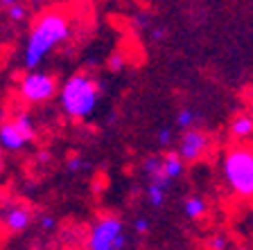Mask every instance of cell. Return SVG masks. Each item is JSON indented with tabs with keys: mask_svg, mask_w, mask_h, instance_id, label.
I'll return each instance as SVG.
<instances>
[{
	"mask_svg": "<svg viewBox=\"0 0 253 250\" xmlns=\"http://www.w3.org/2000/svg\"><path fill=\"white\" fill-rule=\"evenodd\" d=\"M253 133V120H251V115L242 113V115H237V117H233L231 122V136L235 138V140H249Z\"/></svg>",
	"mask_w": 253,
	"mask_h": 250,
	"instance_id": "9",
	"label": "cell"
},
{
	"mask_svg": "<svg viewBox=\"0 0 253 250\" xmlns=\"http://www.w3.org/2000/svg\"><path fill=\"white\" fill-rule=\"evenodd\" d=\"M133 230H136L138 235H145V232L149 230V219H142V216L140 219H136L133 221Z\"/></svg>",
	"mask_w": 253,
	"mask_h": 250,
	"instance_id": "19",
	"label": "cell"
},
{
	"mask_svg": "<svg viewBox=\"0 0 253 250\" xmlns=\"http://www.w3.org/2000/svg\"><path fill=\"white\" fill-rule=\"evenodd\" d=\"M18 93L25 102L39 104V102H47L57 95V79L47 72H27L18 83Z\"/></svg>",
	"mask_w": 253,
	"mask_h": 250,
	"instance_id": "6",
	"label": "cell"
},
{
	"mask_svg": "<svg viewBox=\"0 0 253 250\" xmlns=\"http://www.w3.org/2000/svg\"><path fill=\"white\" fill-rule=\"evenodd\" d=\"M158 144H163V146H168L169 144V142H172V129H161V131H158Z\"/></svg>",
	"mask_w": 253,
	"mask_h": 250,
	"instance_id": "17",
	"label": "cell"
},
{
	"mask_svg": "<svg viewBox=\"0 0 253 250\" xmlns=\"http://www.w3.org/2000/svg\"><path fill=\"white\" fill-rule=\"evenodd\" d=\"M109 66H111V70H122V66H125V61H122V57H120V54H116V57H111Z\"/></svg>",
	"mask_w": 253,
	"mask_h": 250,
	"instance_id": "20",
	"label": "cell"
},
{
	"mask_svg": "<svg viewBox=\"0 0 253 250\" xmlns=\"http://www.w3.org/2000/svg\"><path fill=\"white\" fill-rule=\"evenodd\" d=\"M39 160L47 162V160H50V151H41V153H39Z\"/></svg>",
	"mask_w": 253,
	"mask_h": 250,
	"instance_id": "23",
	"label": "cell"
},
{
	"mask_svg": "<svg viewBox=\"0 0 253 250\" xmlns=\"http://www.w3.org/2000/svg\"><path fill=\"white\" fill-rule=\"evenodd\" d=\"M192 124H195V113H192L190 108L179 110V115H176V126H179V129H183V131H188Z\"/></svg>",
	"mask_w": 253,
	"mask_h": 250,
	"instance_id": "14",
	"label": "cell"
},
{
	"mask_svg": "<svg viewBox=\"0 0 253 250\" xmlns=\"http://www.w3.org/2000/svg\"><path fill=\"white\" fill-rule=\"evenodd\" d=\"M70 36V23L61 11H45L37 18L34 27H32L30 36H27V45L23 52V66L30 72L41 66V61L52 52L59 43H63Z\"/></svg>",
	"mask_w": 253,
	"mask_h": 250,
	"instance_id": "1",
	"label": "cell"
},
{
	"mask_svg": "<svg viewBox=\"0 0 253 250\" xmlns=\"http://www.w3.org/2000/svg\"><path fill=\"white\" fill-rule=\"evenodd\" d=\"M34 138H37V131H34L32 117L27 113H18L14 120L0 126V149L5 146L7 151H21Z\"/></svg>",
	"mask_w": 253,
	"mask_h": 250,
	"instance_id": "5",
	"label": "cell"
},
{
	"mask_svg": "<svg viewBox=\"0 0 253 250\" xmlns=\"http://www.w3.org/2000/svg\"><path fill=\"white\" fill-rule=\"evenodd\" d=\"M142 172L149 176V180H154V178H161L165 176L163 169H161V156H149L147 160L142 162Z\"/></svg>",
	"mask_w": 253,
	"mask_h": 250,
	"instance_id": "12",
	"label": "cell"
},
{
	"mask_svg": "<svg viewBox=\"0 0 253 250\" xmlns=\"http://www.w3.org/2000/svg\"><path fill=\"white\" fill-rule=\"evenodd\" d=\"M32 221V212L27 205H14V208L7 210L5 214V225L11 230V232H21V230H25L27 225H30Z\"/></svg>",
	"mask_w": 253,
	"mask_h": 250,
	"instance_id": "8",
	"label": "cell"
},
{
	"mask_svg": "<svg viewBox=\"0 0 253 250\" xmlns=\"http://www.w3.org/2000/svg\"><path fill=\"white\" fill-rule=\"evenodd\" d=\"M183 210H185V216H188V219H201L206 214V201L199 196H190L183 203Z\"/></svg>",
	"mask_w": 253,
	"mask_h": 250,
	"instance_id": "11",
	"label": "cell"
},
{
	"mask_svg": "<svg viewBox=\"0 0 253 250\" xmlns=\"http://www.w3.org/2000/svg\"><path fill=\"white\" fill-rule=\"evenodd\" d=\"M224 178L233 194L251 198L253 194V153L249 146L237 144L226 151L224 158Z\"/></svg>",
	"mask_w": 253,
	"mask_h": 250,
	"instance_id": "3",
	"label": "cell"
},
{
	"mask_svg": "<svg viewBox=\"0 0 253 250\" xmlns=\"http://www.w3.org/2000/svg\"><path fill=\"white\" fill-rule=\"evenodd\" d=\"M7 16H9L14 23H21V21H25L27 9L23 5H18V2H11V5H7Z\"/></svg>",
	"mask_w": 253,
	"mask_h": 250,
	"instance_id": "15",
	"label": "cell"
},
{
	"mask_svg": "<svg viewBox=\"0 0 253 250\" xmlns=\"http://www.w3.org/2000/svg\"><path fill=\"white\" fill-rule=\"evenodd\" d=\"M161 169H163L165 178L174 180V178H179L181 174H183L185 165H183V160H181L176 153H168V156H161Z\"/></svg>",
	"mask_w": 253,
	"mask_h": 250,
	"instance_id": "10",
	"label": "cell"
},
{
	"mask_svg": "<svg viewBox=\"0 0 253 250\" xmlns=\"http://www.w3.org/2000/svg\"><path fill=\"white\" fill-rule=\"evenodd\" d=\"M208 248L211 250H228L231 248V239H228L226 235H217L208 241Z\"/></svg>",
	"mask_w": 253,
	"mask_h": 250,
	"instance_id": "16",
	"label": "cell"
},
{
	"mask_svg": "<svg viewBox=\"0 0 253 250\" xmlns=\"http://www.w3.org/2000/svg\"><path fill=\"white\" fill-rule=\"evenodd\" d=\"M211 146V138L206 136L204 131H197V129H188L183 131V138L179 142V151L176 156L185 162H197Z\"/></svg>",
	"mask_w": 253,
	"mask_h": 250,
	"instance_id": "7",
	"label": "cell"
},
{
	"mask_svg": "<svg viewBox=\"0 0 253 250\" xmlns=\"http://www.w3.org/2000/svg\"><path fill=\"white\" fill-rule=\"evenodd\" d=\"M54 225H57V221H54L52 216H43V219H41V228L43 230H52Z\"/></svg>",
	"mask_w": 253,
	"mask_h": 250,
	"instance_id": "21",
	"label": "cell"
},
{
	"mask_svg": "<svg viewBox=\"0 0 253 250\" xmlns=\"http://www.w3.org/2000/svg\"><path fill=\"white\" fill-rule=\"evenodd\" d=\"M165 192H168V189H163V187H158V185H154V182H149V189H147L149 203H152L154 208H161V205L165 203Z\"/></svg>",
	"mask_w": 253,
	"mask_h": 250,
	"instance_id": "13",
	"label": "cell"
},
{
	"mask_svg": "<svg viewBox=\"0 0 253 250\" xmlns=\"http://www.w3.org/2000/svg\"><path fill=\"white\" fill-rule=\"evenodd\" d=\"M86 162L82 160V158H77V156H73V158H68V169L70 172H79V169H86Z\"/></svg>",
	"mask_w": 253,
	"mask_h": 250,
	"instance_id": "18",
	"label": "cell"
},
{
	"mask_svg": "<svg viewBox=\"0 0 253 250\" xmlns=\"http://www.w3.org/2000/svg\"><path fill=\"white\" fill-rule=\"evenodd\" d=\"M126 237L118 216H102L88 235V250H125Z\"/></svg>",
	"mask_w": 253,
	"mask_h": 250,
	"instance_id": "4",
	"label": "cell"
},
{
	"mask_svg": "<svg viewBox=\"0 0 253 250\" xmlns=\"http://www.w3.org/2000/svg\"><path fill=\"white\" fill-rule=\"evenodd\" d=\"M2 167H5V156H2V149H0V174H2Z\"/></svg>",
	"mask_w": 253,
	"mask_h": 250,
	"instance_id": "24",
	"label": "cell"
},
{
	"mask_svg": "<svg viewBox=\"0 0 253 250\" xmlns=\"http://www.w3.org/2000/svg\"><path fill=\"white\" fill-rule=\"evenodd\" d=\"M100 102V86L93 77L79 72L61 86V108L73 120H88Z\"/></svg>",
	"mask_w": 253,
	"mask_h": 250,
	"instance_id": "2",
	"label": "cell"
},
{
	"mask_svg": "<svg viewBox=\"0 0 253 250\" xmlns=\"http://www.w3.org/2000/svg\"><path fill=\"white\" fill-rule=\"evenodd\" d=\"M152 36H154V38H156V41H161V38H163V36H165V30H163V27H156V30H154V32H152Z\"/></svg>",
	"mask_w": 253,
	"mask_h": 250,
	"instance_id": "22",
	"label": "cell"
}]
</instances>
